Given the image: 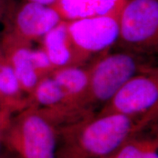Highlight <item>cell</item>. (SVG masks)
<instances>
[{"label": "cell", "mask_w": 158, "mask_h": 158, "mask_svg": "<svg viewBox=\"0 0 158 158\" xmlns=\"http://www.w3.org/2000/svg\"><path fill=\"white\" fill-rule=\"evenodd\" d=\"M137 116L112 113L100 115L73 129L56 158H108L130 141L146 121Z\"/></svg>", "instance_id": "1"}, {"label": "cell", "mask_w": 158, "mask_h": 158, "mask_svg": "<svg viewBox=\"0 0 158 158\" xmlns=\"http://www.w3.org/2000/svg\"><path fill=\"white\" fill-rule=\"evenodd\" d=\"M2 141L21 158H56L57 135L50 120L36 107L11 117Z\"/></svg>", "instance_id": "2"}, {"label": "cell", "mask_w": 158, "mask_h": 158, "mask_svg": "<svg viewBox=\"0 0 158 158\" xmlns=\"http://www.w3.org/2000/svg\"><path fill=\"white\" fill-rule=\"evenodd\" d=\"M116 44L137 54L157 50L158 0H125L118 13Z\"/></svg>", "instance_id": "3"}, {"label": "cell", "mask_w": 158, "mask_h": 158, "mask_svg": "<svg viewBox=\"0 0 158 158\" xmlns=\"http://www.w3.org/2000/svg\"><path fill=\"white\" fill-rule=\"evenodd\" d=\"M141 68L135 53L123 51L101 55L89 68V81L82 105L108 102L127 81L141 73Z\"/></svg>", "instance_id": "4"}, {"label": "cell", "mask_w": 158, "mask_h": 158, "mask_svg": "<svg viewBox=\"0 0 158 158\" xmlns=\"http://www.w3.org/2000/svg\"><path fill=\"white\" fill-rule=\"evenodd\" d=\"M60 15L52 6L23 0L16 3L10 16L0 47L19 45L32 46L40 42L47 33L62 21Z\"/></svg>", "instance_id": "5"}, {"label": "cell", "mask_w": 158, "mask_h": 158, "mask_svg": "<svg viewBox=\"0 0 158 158\" xmlns=\"http://www.w3.org/2000/svg\"><path fill=\"white\" fill-rule=\"evenodd\" d=\"M67 21L80 65L92 56L106 54L118 40V13Z\"/></svg>", "instance_id": "6"}, {"label": "cell", "mask_w": 158, "mask_h": 158, "mask_svg": "<svg viewBox=\"0 0 158 158\" xmlns=\"http://www.w3.org/2000/svg\"><path fill=\"white\" fill-rule=\"evenodd\" d=\"M158 79L155 72H142L131 78L108 101L100 115L117 113L138 116L157 108Z\"/></svg>", "instance_id": "7"}, {"label": "cell", "mask_w": 158, "mask_h": 158, "mask_svg": "<svg viewBox=\"0 0 158 158\" xmlns=\"http://www.w3.org/2000/svg\"><path fill=\"white\" fill-rule=\"evenodd\" d=\"M40 43L55 70L68 66H81L69 35L67 21H60Z\"/></svg>", "instance_id": "8"}, {"label": "cell", "mask_w": 158, "mask_h": 158, "mask_svg": "<svg viewBox=\"0 0 158 158\" xmlns=\"http://www.w3.org/2000/svg\"><path fill=\"white\" fill-rule=\"evenodd\" d=\"M125 0H56L52 6L64 21L117 14Z\"/></svg>", "instance_id": "9"}, {"label": "cell", "mask_w": 158, "mask_h": 158, "mask_svg": "<svg viewBox=\"0 0 158 158\" xmlns=\"http://www.w3.org/2000/svg\"><path fill=\"white\" fill-rule=\"evenodd\" d=\"M0 49L14 71L23 93L30 95L40 79L31 59L32 46L12 45Z\"/></svg>", "instance_id": "10"}, {"label": "cell", "mask_w": 158, "mask_h": 158, "mask_svg": "<svg viewBox=\"0 0 158 158\" xmlns=\"http://www.w3.org/2000/svg\"><path fill=\"white\" fill-rule=\"evenodd\" d=\"M50 75L64 91L72 107L82 105L89 81V68L64 67L56 69Z\"/></svg>", "instance_id": "11"}, {"label": "cell", "mask_w": 158, "mask_h": 158, "mask_svg": "<svg viewBox=\"0 0 158 158\" xmlns=\"http://www.w3.org/2000/svg\"><path fill=\"white\" fill-rule=\"evenodd\" d=\"M29 98L37 105L49 110L60 109L63 106L72 107L68 95L51 75L40 79Z\"/></svg>", "instance_id": "12"}, {"label": "cell", "mask_w": 158, "mask_h": 158, "mask_svg": "<svg viewBox=\"0 0 158 158\" xmlns=\"http://www.w3.org/2000/svg\"><path fill=\"white\" fill-rule=\"evenodd\" d=\"M22 93L13 68L0 49V105L17 106L22 104Z\"/></svg>", "instance_id": "13"}, {"label": "cell", "mask_w": 158, "mask_h": 158, "mask_svg": "<svg viewBox=\"0 0 158 158\" xmlns=\"http://www.w3.org/2000/svg\"><path fill=\"white\" fill-rule=\"evenodd\" d=\"M156 141H127L108 158H141L144 152Z\"/></svg>", "instance_id": "14"}, {"label": "cell", "mask_w": 158, "mask_h": 158, "mask_svg": "<svg viewBox=\"0 0 158 158\" xmlns=\"http://www.w3.org/2000/svg\"><path fill=\"white\" fill-rule=\"evenodd\" d=\"M31 59L35 70L40 78L48 76L55 70L48 56L40 46L37 48H32L31 49Z\"/></svg>", "instance_id": "15"}, {"label": "cell", "mask_w": 158, "mask_h": 158, "mask_svg": "<svg viewBox=\"0 0 158 158\" xmlns=\"http://www.w3.org/2000/svg\"><path fill=\"white\" fill-rule=\"evenodd\" d=\"M16 3L15 0H0V41L7 21Z\"/></svg>", "instance_id": "16"}, {"label": "cell", "mask_w": 158, "mask_h": 158, "mask_svg": "<svg viewBox=\"0 0 158 158\" xmlns=\"http://www.w3.org/2000/svg\"><path fill=\"white\" fill-rule=\"evenodd\" d=\"M13 111L14 110H12L11 108L0 105V124L10 118Z\"/></svg>", "instance_id": "17"}, {"label": "cell", "mask_w": 158, "mask_h": 158, "mask_svg": "<svg viewBox=\"0 0 158 158\" xmlns=\"http://www.w3.org/2000/svg\"><path fill=\"white\" fill-rule=\"evenodd\" d=\"M157 141L153 143L151 147L144 152L141 158H158V154L157 152Z\"/></svg>", "instance_id": "18"}, {"label": "cell", "mask_w": 158, "mask_h": 158, "mask_svg": "<svg viewBox=\"0 0 158 158\" xmlns=\"http://www.w3.org/2000/svg\"><path fill=\"white\" fill-rule=\"evenodd\" d=\"M25 1L33 2L42 4V5H44L53 6L56 2V0H25Z\"/></svg>", "instance_id": "19"}, {"label": "cell", "mask_w": 158, "mask_h": 158, "mask_svg": "<svg viewBox=\"0 0 158 158\" xmlns=\"http://www.w3.org/2000/svg\"><path fill=\"white\" fill-rule=\"evenodd\" d=\"M11 117H12V116H11ZM10 119V118H9L8 120H7V121H5V122H3L2 124H0V147H1V143H2V142L3 133H4V131H5L6 127H7V124H8Z\"/></svg>", "instance_id": "20"}]
</instances>
